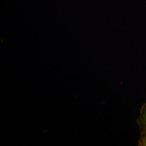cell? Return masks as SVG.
Returning <instances> with one entry per match:
<instances>
[{"label":"cell","instance_id":"obj_1","mask_svg":"<svg viewBox=\"0 0 146 146\" xmlns=\"http://www.w3.org/2000/svg\"><path fill=\"white\" fill-rule=\"evenodd\" d=\"M137 123L141 134H146V102L141 107Z\"/></svg>","mask_w":146,"mask_h":146},{"label":"cell","instance_id":"obj_2","mask_svg":"<svg viewBox=\"0 0 146 146\" xmlns=\"http://www.w3.org/2000/svg\"><path fill=\"white\" fill-rule=\"evenodd\" d=\"M138 145L140 146H146V134H141Z\"/></svg>","mask_w":146,"mask_h":146}]
</instances>
